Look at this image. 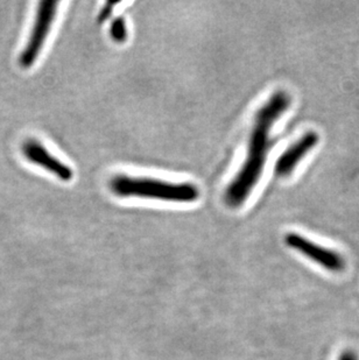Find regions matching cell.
<instances>
[{
	"mask_svg": "<svg viewBox=\"0 0 359 360\" xmlns=\"http://www.w3.org/2000/svg\"><path fill=\"white\" fill-rule=\"evenodd\" d=\"M58 1H53V0H44L39 4L31 37L28 39L24 51L21 53L19 58V63L23 68H30L34 65V62L39 58L54 22L55 15L58 12Z\"/></svg>",
	"mask_w": 359,
	"mask_h": 360,
	"instance_id": "cell-3",
	"label": "cell"
},
{
	"mask_svg": "<svg viewBox=\"0 0 359 360\" xmlns=\"http://www.w3.org/2000/svg\"><path fill=\"white\" fill-rule=\"evenodd\" d=\"M118 3H115V1H108L103 7L102 11H101V13L99 15V22H104V21L108 20L110 15L112 14V10H113V7L115 6Z\"/></svg>",
	"mask_w": 359,
	"mask_h": 360,
	"instance_id": "cell-8",
	"label": "cell"
},
{
	"mask_svg": "<svg viewBox=\"0 0 359 360\" xmlns=\"http://www.w3.org/2000/svg\"><path fill=\"white\" fill-rule=\"evenodd\" d=\"M320 141L319 133L308 131L300 139L279 157L275 163V173L278 177H286L294 172L298 163L301 162L312 152Z\"/></svg>",
	"mask_w": 359,
	"mask_h": 360,
	"instance_id": "cell-5",
	"label": "cell"
},
{
	"mask_svg": "<svg viewBox=\"0 0 359 360\" xmlns=\"http://www.w3.org/2000/svg\"><path fill=\"white\" fill-rule=\"evenodd\" d=\"M23 153L28 161L37 166L42 167L44 169L54 174L60 180L68 182L74 176L73 169L65 162L54 157L42 143L34 139H28L23 145Z\"/></svg>",
	"mask_w": 359,
	"mask_h": 360,
	"instance_id": "cell-6",
	"label": "cell"
},
{
	"mask_svg": "<svg viewBox=\"0 0 359 360\" xmlns=\"http://www.w3.org/2000/svg\"><path fill=\"white\" fill-rule=\"evenodd\" d=\"M110 35L112 40L117 44H124L127 40V26L124 18L117 17L112 20Z\"/></svg>",
	"mask_w": 359,
	"mask_h": 360,
	"instance_id": "cell-7",
	"label": "cell"
},
{
	"mask_svg": "<svg viewBox=\"0 0 359 360\" xmlns=\"http://www.w3.org/2000/svg\"><path fill=\"white\" fill-rule=\"evenodd\" d=\"M110 188L120 198H151L175 203H191L200 198V191L195 184H174L149 177L117 175L110 182Z\"/></svg>",
	"mask_w": 359,
	"mask_h": 360,
	"instance_id": "cell-2",
	"label": "cell"
},
{
	"mask_svg": "<svg viewBox=\"0 0 359 360\" xmlns=\"http://www.w3.org/2000/svg\"><path fill=\"white\" fill-rule=\"evenodd\" d=\"M337 360H359L356 352L353 350H344L342 354H339Z\"/></svg>",
	"mask_w": 359,
	"mask_h": 360,
	"instance_id": "cell-9",
	"label": "cell"
},
{
	"mask_svg": "<svg viewBox=\"0 0 359 360\" xmlns=\"http://www.w3.org/2000/svg\"><path fill=\"white\" fill-rule=\"evenodd\" d=\"M291 103V96L288 95V92L279 90L258 110L244 165L229 184L224 195L229 207H241L257 186L258 181L260 180L261 174L267 161L268 152L273 145L271 139L272 127L289 109Z\"/></svg>",
	"mask_w": 359,
	"mask_h": 360,
	"instance_id": "cell-1",
	"label": "cell"
},
{
	"mask_svg": "<svg viewBox=\"0 0 359 360\" xmlns=\"http://www.w3.org/2000/svg\"><path fill=\"white\" fill-rule=\"evenodd\" d=\"M286 244L306 258L321 266L325 271L341 273L346 269V259L335 250L316 244L315 241L291 232L285 237Z\"/></svg>",
	"mask_w": 359,
	"mask_h": 360,
	"instance_id": "cell-4",
	"label": "cell"
}]
</instances>
